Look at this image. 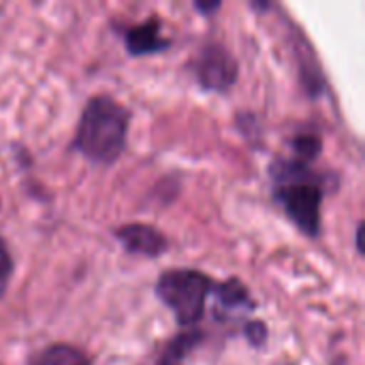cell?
Listing matches in <instances>:
<instances>
[{
  "mask_svg": "<svg viewBox=\"0 0 365 365\" xmlns=\"http://www.w3.org/2000/svg\"><path fill=\"white\" fill-rule=\"evenodd\" d=\"M130 124V113L111 96H94L88 101L75 148L90 160L109 165L120 158L126 148V133Z\"/></svg>",
  "mask_w": 365,
  "mask_h": 365,
  "instance_id": "6da1fadb",
  "label": "cell"
},
{
  "mask_svg": "<svg viewBox=\"0 0 365 365\" xmlns=\"http://www.w3.org/2000/svg\"><path fill=\"white\" fill-rule=\"evenodd\" d=\"M276 182V199L287 216L308 235L317 237L321 229L323 190L314 182V173L299 160H276L272 165Z\"/></svg>",
  "mask_w": 365,
  "mask_h": 365,
  "instance_id": "7a4b0ae2",
  "label": "cell"
},
{
  "mask_svg": "<svg viewBox=\"0 0 365 365\" xmlns=\"http://www.w3.org/2000/svg\"><path fill=\"white\" fill-rule=\"evenodd\" d=\"M212 289V278L195 269H169L156 282V295L184 327L197 325L203 319Z\"/></svg>",
  "mask_w": 365,
  "mask_h": 365,
  "instance_id": "3957f363",
  "label": "cell"
},
{
  "mask_svg": "<svg viewBox=\"0 0 365 365\" xmlns=\"http://www.w3.org/2000/svg\"><path fill=\"white\" fill-rule=\"evenodd\" d=\"M197 77L203 88L225 92L237 79V60L227 47L212 43L201 51L197 60Z\"/></svg>",
  "mask_w": 365,
  "mask_h": 365,
  "instance_id": "277c9868",
  "label": "cell"
},
{
  "mask_svg": "<svg viewBox=\"0 0 365 365\" xmlns=\"http://www.w3.org/2000/svg\"><path fill=\"white\" fill-rule=\"evenodd\" d=\"M115 237L133 255H143V257L154 259L167 250L165 235L150 225H126L115 231Z\"/></svg>",
  "mask_w": 365,
  "mask_h": 365,
  "instance_id": "5b68a950",
  "label": "cell"
},
{
  "mask_svg": "<svg viewBox=\"0 0 365 365\" xmlns=\"http://www.w3.org/2000/svg\"><path fill=\"white\" fill-rule=\"evenodd\" d=\"M126 47L130 56H148L156 53L160 49L169 47V41L160 36V24L158 19H150L145 24L133 26L126 32Z\"/></svg>",
  "mask_w": 365,
  "mask_h": 365,
  "instance_id": "8992f818",
  "label": "cell"
},
{
  "mask_svg": "<svg viewBox=\"0 0 365 365\" xmlns=\"http://www.w3.org/2000/svg\"><path fill=\"white\" fill-rule=\"evenodd\" d=\"M30 365H90L88 357L68 344H53L45 349L41 355H36Z\"/></svg>",
  "mask_w": 365,
  "mask_h": 365,
  "instance_id": "52a82bcc",
  "label": "cell"
},
{
  "mask_svg": "<svg viewBox=\"0 0 365 365\" xmlns=\"http://www.w3.org/2000/svg\"><path fill=\"white\" fill-rule=\"evenodd\" d=\"M216 295H218L220 308H225V310H244V308L252 310L248 291L240 284V280H229V282L220 284Z\"/></svg>",
  "mask_w": 365,
  "mask_h": 365,
  "instance_id": "ba28073f",
  "label": "cell"
},
{
  "mask_svg": "<svg viewBox=\"0 0 365 365\" xmlns=\"http://www.w3.org/2000/svg\"><path fill=\"white\" fill-rule=\"evenodd\" d=\"M321 148L323 143H321V137L317 135H299L293 139V150L302 160H314L321 154Z\"/></svg>",
  "mask_w": 365,
  "mask_h": 365,
  "instance_id": "9c48e42d",
  "label": "cell"
},
{
  "mask_svg": "<svg viewBox=\"0 0 365 365\" xmlns=\"http://www.w3.org/2000/svg\"><path fill=\"white\" fill-rule=\"evenodd\" d=\"M11 274H13V259L4 246V242L0 240V297L6 293V287L11 282Z\"/></svg>",
  "mask_w": 365,
  "mask_h": 365,
  "instance_id": "30bf717a",
  "label": "cell"
},
{
  "mask_svg": "<svg viewBox=\"0 0 365 365\" xmlns=\"http://www.w3.org/2000/svg\"><path fill=\"white\" fill-rule=\"evenodd\" d=\"M244 334H246V338H248L255 346L265 344L267 329H265V325H263V323H248V325H246V329H244Z\"/></svg>",
  "mask_w": 365,
  "mask_h": 365,
  "instance_id": "8fae6325",
  "label": "cell"
},
{
  "mask_svg": "<svg viewBox=\"0 0 365 365\" xmlns=\"http://www.w3.org/2000/svg\"><path fill=\"white\" fill-rule=\"evenodd\" d=\"M220 6V2H197V9L199 11H214V9H218Z\"/></svg>",
  "mask_w": 365,
  "mask_h": 365,
  "instance_id": "7c38bea8",
  "label": "cell"
},
{
  "mask_svg": "<svg viewBox=\"0 0 365 365\" xmlns=\"http://www.w3.org/2000/svg\"><path fill=\"white\" fill-rule=\"evenodd\" d=\"M357 248H359V255H364V225L357 227Z\"/></svg>",
  "mask_w": 365,
  "mask_h": 365,
  "instance_id": "4fadbf2b",
  "label": "cell"
}]
</instances>
